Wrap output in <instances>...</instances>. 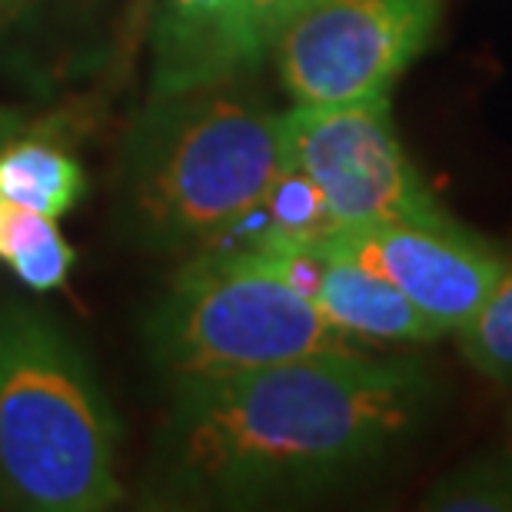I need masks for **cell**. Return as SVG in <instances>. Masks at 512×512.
Returning a JSON list of instances; mask_svg holds the SVG:
<instances>
[{
    "label": "cell",
    "mask_w": 512,
    "mask_h": 512,
    "mask_svg": "<svg viewBox=\"0 0 512 512\" xmlns=\"http://www.w3.org/2000/svg\"><path fill=\"white\" fill-rule=\"evenodd\" d=\"M416 360L350 350L180 376L153 436L143 499L160 509H240L323 493L403 446L433 403Z\"/></svg>",
    "instance_id": "cell-1"
},
{
    "label": "cell",
    "mask_w": 512,
    "mask_h": 512,
    "mask_svg": "<svg viewBox=\"0 0 512 512\" xmlns=\"http://www.w3.org/2000/svg\"><path fill=\"white\" fill-rule=\"evenodd\" d=\"M283 167L280 114L223 87L150 97L120 147V223L147 250H203L260 207Z\"/></svg>",
    "instance_id": "cell-2"
},
{
    "label": "cell",
    "mask_w": 512,
    "mask_h": 512,
    "mask_svg": "<svg viewBox=\"0 0 512 512\" xmlns=\"http://www.w3.org/2000/svg\"><path fill=\"white\" fill-rule=\"evenodd\" d=\"M117 449V413L74 336L44 310L0 306V503L117 506Z\"/></svg>",
    "instance_id": "cell-3"
},
{
    "label": "cell",
    "mask_w": 512,
    "mask_h": 512,
    "mask_svg": "<svg viewBox=\"0 0 512 512\" xmlns=\"http://www.w3.org/2000/svg\"><path fill=\"white\" fill-rule=\"evenodd\" d=\"M143 340L153 366L173 380L350 350L260 243L203 247L153 306Z\"/></svg>",
    "instance_id": "cell-4"
},
{
    "label": "cell",
    "mask_w": 512,
    "mask_h": 512,
    "mask_svg": "<svg viewBox=\"0 0 512 512\" xmlns=\"http://www.w3.org/2000/svg\"><path fill=\"white\" fill-rule=\"evenodd\" d=\"M436 24L439 0H313L276 30V70L306 107L389 97Z\"/></svg>",
    "instance_id": "cell-5"
},
{
    "label": "cell",
    "mask_w": 512,
    "mask_h": 512,
    "mask_svg": "<svg viewBox=\"0 0 512 512\" xmlns=\"http://www.w3.org/2000/svg\"><path fill=\"white\" fill-rule=\"evenodd\" d=\"M280 130L286 167L303 170L320 187L336 230L449 217L409 163L389 97L336 107L296 104L280 114Z\"/></svg>",
    "instance_id": "cell-6"
},
{
    "label": "cell",
    "mask_w": 512,
    "mask_h": 512,
    "mask_svg": "<svg viewBox=\"0 0 512 512\" xmlns=\"http://www.w3.org/2000/svg\"><path fill=\"white\" fill-rule=\"evenodd\" d=\"M333 247L386 276L443 333H456L493 290L503 256L453 217L336 230Z\"/></svg>",
    "instance_id": "cell-7"
},
{
    "label": "cell",
    "mask_w": 512,
    "mask_h": 512,
    "mask_svg": "<svg viewBox=\"0 0 512 512\" xmlns=\"http://www.w3.org/2000/svg\"><path fill=\"white\" fill-rule=\"evenodd\" d=\"M266 50L250 0H153L150 97L227 87Z\"/></svg>",
    "instance_id": "cell-8"
},
{
    "label": "cell",
    "mask_w": 512,
    "mask_h": 512,
    "mask_svg": "<svg viewBox=\"0 0 512 512\" xmlns=\"http://www.w3.org/2000/svg\"><path fill=\"white\" fill-rule=\"evenodd\" d=\"M320 250L323 273L313 303L323 313V320L336 333H343L346 340L426 346L436 343L439 336H446L386 276L353 260L350 253L333 247L330 240L320 243Z\"/></svg>",
    "instance_id": "cell-9"
},
{
    "label": "cell",
    "mask_w": 512,
    "mask_h": 512,
    "mask_svg": "<svg viewBox=\"0 0 512 512\" xmlns=\"http://www.w3.org/2000/svg\"><path fill=\"white\" fill-rule=\"evenodd\" d=\"M87 193L84 167L47 140H20L0 150V200L14 207L64 217Z\"/></svg>",
    "instance_id": "cell-10"
},
{
    "label": "cell",
    "mask_w": 512,
    "mask_h": 512,
    "mask_svg": "<svg viewBox=\"0 0 512 512\" xmlns=\"http://www.w3.org/2000/svg\"><path fill=\"white\" fill-rule=\"evenodd\" d=\"M0 260L24 280L30 290L50 293L67 283L77 263L74 247L57 230L54 217L7 203L0 210Z\"/></svg>",
    "instance_id": "cell-11"
},
{
    "label": "cell",
    "mask_w": 512,
    "mask_h": 512,
    "mask_svg": "<svg viewBox=\"0 0 512 512\" xmlns=\"http://www.w3.org/2000/svg\"><path fill=\"white\" fill-rule=\"evenodd\" d=\"M336 233V223L326 210L320 187L303 170L283 167L270 193L260 203V233H250L243 243L273 240L296 247H320Z\"/></svg>",
    "instance_id": "cell-12"
},
{
    "label": "cell",
    "mask_w": 512,
    "mask_h": 512,
    "mask_svg": "<svg viewBox=\"0 0 512 512\" xmlns=\"http://www.w3.org/2000/svg\"><path fill=\"white\" fill-rule=\"evenodd\" d=\"M456 336L459 350L476 373L499 386H512V260H503L493 290Z\"/></svg>",
    "instance_id": "cell-13"
},
{
    "label": "cell",
    "mask_w": 512,
    "mask_h": 512,
    "mask_svg": "<svg viewBox=\"0 0 512 512\" xmlns=\"http://www.w3.org/2000/svg\"><path fill=\"white\" fill-rule=\"evenodd\" d=\"M423 506L439 512H512V456H483L453 469L429 489Z\"/></svg>",
    "instance_id": "cell-14"
},
{
    "label": "cell",
    "mask_w": 512,
    "mask_h": 512,
    "mask_svg": "<svg viewBox=\"0 0 512 512\" xmlns=\"http://www.w3.org/2000/svg\"><path fill=\"white\" fill-rule=\"evenodd\" d=\"M306 4H313V0H250L253 20H256V27H260L266 47H273L276 30H280L286 20H290L296 10H303Z\"/></svg>",
    "instance_id": "cell-15"
},
{
    "label": "cell",
    "mask_w": 512,
    "mask_h": 512,
    "mask_svg": "<svg viewBox=\"0 0 512 512\" xmlns=\"http://www.w3.org/2000/svg\"><path fill=\"white\" fill-rule=\"evenodd\" d=\"M509 426H512V413H509ZM509 456H512V449H509Z\"/></svg>",
    "instance_id": "cell-16"
},
{
    "label": "cell",
    "mask_w": 512,
    "mask_h": 512,
    "mask_svg": "<svg viewBox=\"0 0 512 512\" xmlns=\"http://www.w3.org/2000/svg\"><path fill=\"white\" fill-rule=\"evenodd\" d=\"M0 210H4V200H0Z\"/></svg>",
    "instance_id": "cell-17"
}]
</instances>
